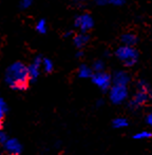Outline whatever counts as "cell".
Wrapping results in <instances>:
<instances>
[{
    "label": "cell",
    "instance_id": "6da1fadb",
    "mask_svg": "<svg viewBox=\"0 0 152 155\" xmlns=\"http://www.w3.org/2000/svg\"><path fill=\"white\" fill-rule=\"evenodd\" d=\"M31 81L28 65L22 61L12 62L4 72V82L14 91H25Z\"/></svg>",
    "mask_w": 152,
    "mask_h": 155
},
{
    "label": "cell",
    "instance_id": "7a4b0ae2",
    "mask_svg": "<svg viewBox=\"0 0 152 155\" xmlns=\"http://www.w3.org/2000/svg\"><path fill=\"white\" fill-rule=\"evenodd\" d=\"M115 56L125 67L131 68L137 63L140 55H138L137 50L134 47L121 45L115 51Z\"/></svg>",
    "mask_w": 152,
    "mask_h": 155
},
{
    "label": "cell",
    "instance_id": "3957f363",
    "mask_svg": "<svg viewBox=\"0 0 152 155\" xmlns=\"http://www.w3.org/2000/svg\"><path fill=\"white\" fill-rule=\"evenodd\" d=\"M151 98V92L149 90V88L147 87V84L143 81H140L136 87L135 93L132 95V97L130 98L129 106L132 109L136 110L140 109L142 107H144L146 104H148V101Z\"/></svg>",
    "mask_w": 152,
    "mask_h": 155
},
{
    "label": "cell",
    "instance_id": "277c9868",
    "mask_svg": "<svg viewBox=\"0 0 152 155\" xmlns=\"http://www.w3.org/2000/svg\"><path fill=\"white\" fill-rule=\"evenodd\" d=\"M108 97L112 104L118 106L124 104L129 98V86L112 84L108 90Z\"/></svg>",
    "mask_w": 152,
    "mask_h": 155
},
{
    "label": "cell",
    "instance_id": "5b68a950",
    "mask_svg": "<svg viewBox=\"0 0 152 155\" xmlns=\"http://www.w3.org/2000/svg\"><path fill=\"white\" fill-rule=\"evenodd\" d=\"M90 80L101 91H104V92L107 91L108 92V90L112 84V74L108 73L106 70L101 72H94Z\"/></svg>",
    "mask_w": 152,
    "mask_h": 155
},
{
    "label": "cell",
    "instance_id": "8992f818",
    "mask_svg": "<svg viewBox=\"0 0 152 155\" xmlns=\"http://www.w3.org/2000/svg\"><path fill=\"white\" fill-rule=\"evenodd\" d=\"M74 27L80 33H89L94 27V19L90 14H80L75 18Z\"/></svg>",
    "mask_w": 152,
    "mask_h": 155
},
{
    "label": "cell",
    "instance_id": "52a82bcc",
    "mask_svg": "<svg viewBox=\"0 0 152 155\" xmlns=\"http://www.w3.org/2000/svg\"><path fill=\"white\" fill-rule=\"evenodd\" d=\"M2 148L8 155H20L23 149L19 139L15 138V137H8V140L2 146Z\"/></svg>",
    "mask_w": 152,
    "mask_h": 155
},
{
    "label": "cell",
    "instance_id": "ba28073f",
    "mask_svg": "<svg viewBox=\"0 0 152 155\" xmlns=\"http://www.w3.org/2000/svg\"><path fill=\"white\" fill-rule=\"evenodd\" d=\"M41 62H42V57L41 56H35L28 64V69H29V74L31 77L32 81H36L39 78L41 72H42V67H41Z\"/></svg>",
    "mask_w": 152,
    "mask_h": 155
},
{
    "label": "cell",
    "instance_id": "9c48e42d",
    "mask_svg": "<svg viewBox=\"0 0 152 155\" xmlns=\"http://www.w3.org/2000/svg\"><path fill=\"white\" fill-rule=\"evenodd\" d=\"M131 82V76L127 71H116L112 74V84H124V86H129Z\"/></svg>",
    "mask_w": 152,
    "mask_h": 155
},
{
    "label": "cell",
    "instance_id": "30bf717a",
    "mask_svg": "<svg viewBox=\"0 0 152 155\" xmlns=\"http://www.w3.org/2000/svg\"><path fill=\"white\" fill-rule=\"evenodd\" d=\"M73 43L76 47V49L81 50L82 48H84L88 42L90 41V36L88 35V33H78V34H74L72 37Z\"/></svg>",
    "mask_w": 152,
    "mask_h": 155
},
{
    "label": "cell",
    "instance_id": "8fae6325",
    "mask_svg": "<svg viewBox=\"0 0 152 155\" xmlns=\"http://www.w3.org/2000/svg\"><path fill=\"white\" fill-rule=\"evenodd\" d=\"M93 73L94 72H93L91 65L86 64V63L80 64L77 69V77L80 79H91Z\"/></svg>",
    "mask_w": 152,
    "mask_h": 155
},
{
    "label": "cell",
    "instance_id": "7c38bea8",
    "mask_svg": "<svg viewBox=\"0 0 152 155\" xmlns=\"http://www.w3.org/2000/svg\"><path fill=\"white\" fill-rule=\"evenodd\" d=\"M111 124L112 128L115 130H124V129L129 127V120L125 116H117L112 119Z\"/></svg>",
    "mask_w": 152,
    "mask_h": 155
},
{
    "label": "cell",
    "instance_id": "4fadbf2b",
    "mask_svg": "<svg viewBox=\"0 0 152 155\" xmlns=\"http://www.w3.org/2000/svg\"><path fill=\"white\" fill-rule=\"evenodd\" d=\"M121 45H130V47H134V45L137 43V36H136V34H134V33H131V32L125 33V34L121 35Z\"/></svg>",
    "mask_w": 152,
    "mask_h": 155
},
{
    "label": "cell",
    "instance_id": "5bb4252c",
    "mask_svg": "<svg viewBox=\"0 0 152 155\" xmlns=\"http://www.w3.org/2000/svg\"><path fill=\"white\" fill-rule=\"evenodd\" d=\"M133 139L135 140H150L152 138L151 130H140L133 134Z\"/></svg>",
    "mask_w": 152,
    "mask_h": 155
},
{
    "label": "cell",
    "instance_id": "9a60e30c",
    "mask_svg": "<svg viewBox=\"0 0 152 155\" xmlns=\"http://www.w3.org/2000/svg\"><path fill=\"white\" fill-rule=\"evenodd\" d=\"M41 67H42V72L45 74H50L54 71V62L52 59L48 57H42V62H41Z\"/></svg>",
    "mask_w": 152,
    "mask_h": 155
},
{
    "label": "cell",
    "instance_id": "2e32d148",
    "mask_svg": "<svg viewBox=\"0 0 152 155\" xmlns=\"http://www.w3.org/2000/svg\"><path fill=\"white\" fill-rule=\"evenodd\" d=\"M48 29H49V27H48V22L45 19L41 18L37 20V22H36L35 25V30L36 32L39 33V34H45V33L48 32Z\"/></svg>",
    "mask_w": 152,
    "mask_h": 155
},
{
    "label": "cell",
    "instance_id": "e0dca14e",
    "mask_svg": "<svg viewBox=\"0 0 152 155\" xmlns=\"http://www.w3.org/2000/svg\"><path fill=\"white\" fill-rule=\"evenodd\" d=\"M91 68H92L93 72H101V71H105V61L101 59H96L93 61V63L91 64Z\"/></svg>",
    "mask_w": 152,
    "mask_h": 155
},
{
    "label": "cell",
    "instance_id": "ac0fdd59",
    "mask_svg": "<svg viewBox=\"0 0 152 155\" xmlns=\"http://www.w3.org/2000/svg\"><path fill=\"white\" fill-rule=\"evenodd\" d=\"M8 111V104H6V101L4 100V98L0 97V119H1V120H3V118L5 117Z\"/></svg>",
    "mask_w": 152,
    "mask_h": 155
},
{
    "label": "cell",
    "instance_id": "d6986e66",
    "mask_svg": "<svg viewBox=\"0 0 152 155\" xmlns=\"http://www.w3.org/2000/svg\"><path fill=\"white\" fill-rule=\"evenodd\" d=\"M34 3V0H20L19 6L21 10H29Z\"/></svg>",
    "mask_w": 152,
    "mask_h": 155
},
{
    "label": "cell",
    "instance_id": "ffe728a7",
    "mask_svg": "<svg viewBox=\"0 0 152 155\" xmlns=\"http://www.w3.org/2000/svg\"><path fill=\"white\" fill-rule=\"evenodd\" d=\"M8 137L10 136L6 134V132H4L3 130H0V146H1V147L4 145V143L8 140Z\"/></svg>",
    "mask_w": 152,
    "mask_h": 155
},
{
    "label": "cell",
    "instance_id": "44dd1931",
    "mask_svg": "<svg viewBox=\"0 0 152 155\" xmlns=\"http://www.w3.org/2000/svg\"><path fill=\"white\" fill-rule=\"evenodd\" d=\"M126 0H108V3L112 4L114 6H121L125 3Z\"/></svg>",
    "mask_w": 152,
    "mask_h": 155
},
{
    "label": "cell",
    "instance_id": "7402d4cb",
    "mask_svg": "<svg viewBox=\"0 0 152 155\" xmlns=\"http://www.w3.org/2000/svg\"><path fill=\"white\" fill-rule=\"evenodd\" d=\"M145 123L148 127H150L152 128V112H149L148 114L146 115V117H145Z\"/></svg>",
    "mask_w": 152,
    "mask_h": 155
},
{
    "label": "cell",
    "instance_id": "603a6c76",
    "mask_svg": "<svg viewBox=\"0 0 152 155\" xmlns=\"http://www.w3.org/2000/svg\"><path fill=\"white\" fill-rule=\"evenodd\" d=\"M95 2H96L97 5H106V4H108V0H95Z\"/></svg>",
    "mask_w": 152,
    "mask_h": 155
},
{
    "label": "cell",
    "instance_id": "cb8c5ba5",
    "mask_svg": "<svg viewBox=\"0 0 152 155\" xmlns=\"http://www.w3.org/2000/svg\"><path fill=\"white\" fill-rule=\"evenodd\" d=\"M2 127H3V123H2V120L0 119V130H2Z\"/></svg>",
    "mask_w": 152,
    "mask_h": 155
}]
</instances>
